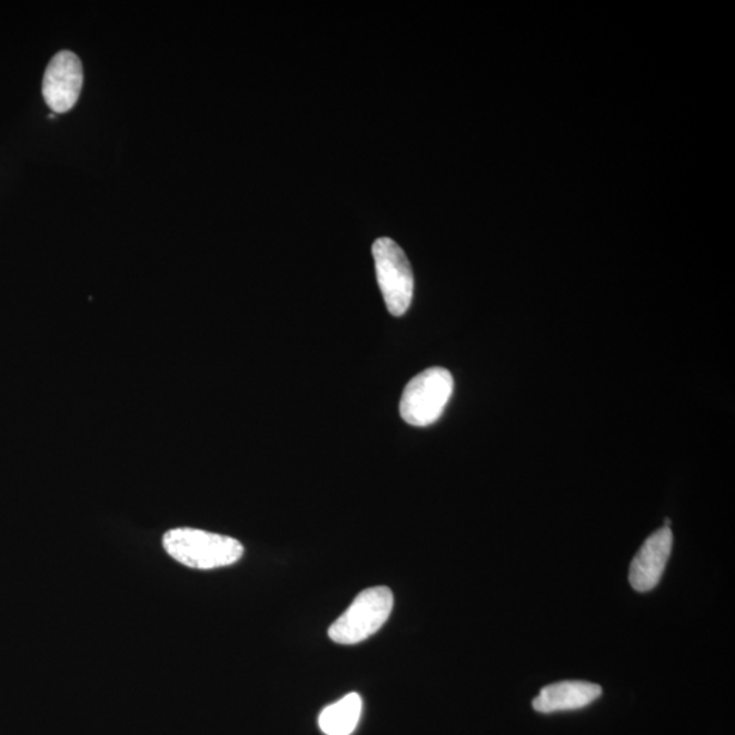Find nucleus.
<instances>
[{"instance_id":"f257e3e1","label":"nucleus","mask_w":735,"mask_h":735,"mask_svg":"<svg viewBox=\"0 0 735 735\" xmlns=\"http://www.w3.org/2000/svg\"><path fill=\"white\" fill-rule=\"evenodd\" d=\"M162 545L176 562L196 569L228 567L245 555L239 540L190 527L167 532Z\"/></svg>"},{"instance_id":"f03ea898","label":"nucleus","mask_w":735,"mask_h":735,"mask_svg":"<svg viewBox=\"0 0 735 735\" xmlns=\"http://www.w3.org/2000/svg\"><path fill=\"white\" fill-rule=\"evenodd\" d=\"M453 391L449 370L440 367L424 370L407 383L399 404L400 417L413 427H429L441 417Z\"/></svg>"},{"instance_id":"7ed1b4c3","label":"nucleus","mask_w":735,"mask_h":735,"mask_svg":"<svg viewBox=\"0 0 735 735\" xmlns=\"http://www.w3.org/2000/svg\"><path fill=\"white\" fill-rule=\"evenodd\" d=\"M393 607L394 595L390 588H367L357 595L354 604L331 625L330 639L346 646L367 640L387 623Z\"/></svg>"},{"instance_id":"20e7f679","label":"nucleus","mask_w":735,"mask_h":735,"mask_svg":"<svg viewBox=\"0 0 735 735\" xmlns=\"http://www.w3.org/2000/svg\"><path fill=\"white\" fill-rule=\"evenodd\" d=\"M376 276L388 312L403 316L411 306L415 277L406 254L397 242L381 237L373 246Z\"/></svg>"},{"instance_id":"39448f33","label":"nucleus","mask_w":735,"mask_h":735,"mask_svg":"<svg viewBox=\"0 0 735 735\" xmlns=\"http://www.w3.org/2000/svg\"><path fill=\"white\" fill-rule=\"evenodd\" d=\"M83 87V69L76 53L62 51L51 59L42 79V97L54 113L75 108Z\"/></svg>"},{"instance_id":"423d86ee","label":"nucleus","mask_w":735,"mask_h":735,"mask_svg":"<svg viewBox=\"0 0 735 735\" xmlns=\"http://www.w3.org/2000/svg\"><path fill=\"white\" fill-rule=\"evenodd\" d=\"M673 548L671 527H662L649 536L636 553L629 568V583L634 590L647 593L654 590L665 573Z\"/></svg>"},{"instance_id":"0eeeda50","label":"nucleus","mask_w":735,"mask_h":735,"mask_svg":"<svg viewBox=\"0 0 735 735\" xmlns=\"http://www.w3.org/2000/svg\"><path fill=\"white\" fill-rule=\"evenodd\" d=\"M603 695L597 684L586 682H563L550 684L540 689L534 698L533 707L540 714L562 713L590 706Z\"/></svg>"},{"instance_id":"6e6552de","label":"nucleus","mask_w":735,"mask_h":735,"mask_svg":"<svg viewBox=\"0 0 735 735\" xmlns=\"http://www.w3.org/2000/svg\"><path fill=\"white\" fill-rule=\"evenodd\" d=\"M362 701L360 695L349 694L321 711L320 731L326 735H350L360 722Z\"/></svg>"}]
</instances>
